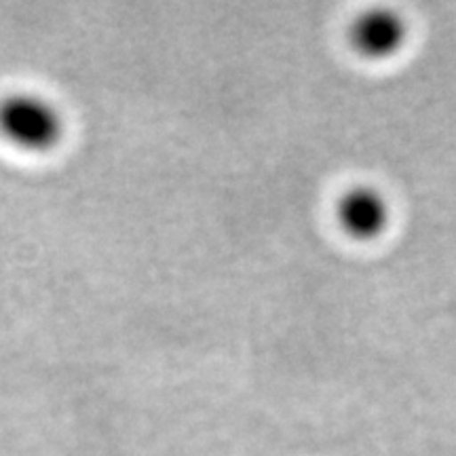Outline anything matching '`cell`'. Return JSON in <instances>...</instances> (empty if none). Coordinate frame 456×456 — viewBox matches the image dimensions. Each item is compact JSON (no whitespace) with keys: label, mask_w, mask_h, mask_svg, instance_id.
<instances>
[{"label":"cell","mask_w":456,"mask_h":456,"mask_svg":"<svg viewBox=\"0 0 456 456\" xmlns=\"http://www.w3.org/2000/svg\"><path fill=\"white\" fill-rule=\"evenodd\" d=\"M0 135L28 152H45L64 135V117L47 98L37 94H11L0 100Z\"/></svg>","instance_id":"1"},{"label":"cell","mask_w":456,"mask_h":456,"mask_svg":"<svg viewBox=\"0 0 456 456\" xmlns=\"http://www.w3.org/2000/svg\"><path fill=\"white\" fill-rule=\"evenodd\" d=\"M349 38L353 49L368 60H387L408 41V24L391 9H370L353 21Z\"/></svg>","instance_id":"2"},{"label":"cell","mask_w":456,"mask_h":456,"mask_svg":"<svg viewBox=\"0 0 456 456\" xmlns=\"http://www.w3.org/2000/svg\"><path fill=\"white\" fill-rule=\"evenodd\" d=\"M391 220V208L379 188L353 186L338 201L342 231L359 241L380 237Z\"/></svg>","instance_id":"3"}]
</instances>
